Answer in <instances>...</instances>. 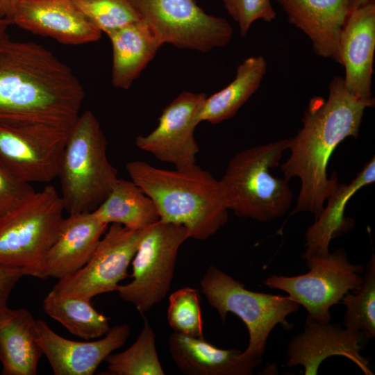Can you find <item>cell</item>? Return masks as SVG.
Returning a JSON list of instances; mask_svg holds the SVG:
<instances>
[{"label": "cell", "mask_w": 375, "mask_h": 375, "mask_svg": "<svg viewBox=\"0 0 375 375\" xmlns=\"http://www.w3.org/2000/svg\"><path fill=\"white\" fill-rule=\"evenodd\" d=\"M289 23L310 40L314 52L342 65L340 40L350 0H275Z\"/></svg>", "instance_id": "ac0fdd59"}, {"label": "cell", "mask_w": 375, "mask_h": 375, "mask_svg": "<svg viewBox=\"0 0 375 375\" xmlns=\"http://www.w3.org/2000/svg\"><path fill=\"white\" fill-rule=\"evenodd\" d=\"M164 43L207 53L226 46L233 30L226 19L209 15L196 0H129Z\"/></svg>", "instance_id": "8fae6325"}, {"label": "cell", "mask_w": 375, "mask_h": 375, "mask_svg": "<svg viewBox=\"0 0 375 375\" xmlns=\"http://www.w3.org/2000/svg\"><path fill=\"white\" fill-rule=\"evenodd\" d=\"M309 271L294 276L271 275L264 284L286 292L308 312L307 317L322 323L331 322L330 308L362 283L364 266L349 261L344 249L326 256L306 260Z\"/></svg>", "instance_id": "9c48e42d"}, {"label": "cell", "mask_w": 375, "mask_h": 375, "mask_svg": "<svg viewBox=\"0 0 375 375\" xmlns=\"http://www.w3.org/2000/svg\"><path fill=\"white\" fill-rule=\"evenodd\" d=\"M360 331L342 328L340 324L322 323L306 317L303 331L290 342L286 365H301L305 375H316L321 363L332 356H342L353 362L366 375L373 373L361 356Z\"/></svg>", "instance_id": "5bb4252c"}, {"label": "cell", "mask_w": 375, "mask_h": 375, "mask_svg": "<svg viewBox=\"0 0 375 375\" xmlns=\"http://www.w3.org/2000/svg\"><path fill=\"white\" fill-rule=\"evenodd\" d=\"M90 301L51 290L44 299L43 309L72 334L86 340L98 338L110 329L109 318L99 312Z\"/></svg>", "instance_id": "484cf974"}, {"label": "cell", "mask_w": 375, "mask_h": 375, "mask_svg": "<svg viewBox=\"0 0 375 375\" xmlns=\"http://www.w3.org/2000/svg\"><path fill=\"white\" fill-rule=\"evenodd\" d=\"M267 69V61L262 56L244 60L228 85L206 97L198 114L199 122L219 124L233 117L260 88Z\"/></svg>", "instance_id": "cb8c5ba5"}, {"label": "cell", "mask_w": 375, "mask_h": 375, "mask_svg": "<svg viewBox=\"0 0 375 375\" xmlns=\"http://www.w3.org/2000/svg\"><path fill=\"white\" fill-rule=\"evenodd\" d=\"M144 230H132L111 224L88 262L75 273L58 280L56 292L91 300L103 293L117 291L119 282L138 249Z\"/></svg>", "instance_id": "7c38bea8"}, {"label": "cell", "mask_w": 375, "mask_h": 375, "mask_svg": "<svg viewBox=\"0 0 375 375\" xmlns=\"http://www.w3.org/2000/svg\"><path fill=\"white\" fill-rule=\"evenodd\" d=\"M112 47V83L128 90L165 44L161 36L143 19L107 35Z\"/></svg>", "instance_id": "7402d4cb"}, {"label": "cell", "mask_w": 375, "mask_h": 375, "mask_svg": "<svg viewBox=\"0 0 375 375\" xmlns=\"http://www.w3.org/2000/svg\"><path fill=\"white\" fill-rule=\"evenodd\" d=\"M108 227L92 212L65 217L58 235L46 255L43 279L53 277L60 280L81 269Z\"/></svg>", "instance_id": "d6986e66"}, {"label": "cell", "mask_w": 375, "mask_h": 375, "mask_svg": "<svg viewBox=\"0 0 375 375\" xmlns=\"http://www.w3.org/2000/svg\"><path fill=\"white\" fill-rule=\"evenodd\" d=\"M126 169L153 201L160 220L184 226L190 238L206 240L227 222L229 209L223 185L200 166L168 170L133 160Z\"/></svg>", "instance_id": "3957f363"}, {"label": "cell", "mask_w": 375, "mask_h": 375, "mask_svg": "<svg viewBox=\"0 0 375 375\" xmlns=\"http://www.w3.org/2000/svg\"><path fill=\"white\" fill-rule=\"evenodd\" d=\"M372 108L351 94L343 77L335 76L328 85L327 99L314 97L302 118L303 126L288 139L290 155L281 165L284 178L301 181L297 204L292 215L309 212L315 219L336 187V173L328 178L330 158L339 144L349 137L356 138L365 110Z\"/></svg>", "instance_id": "7a4b0ae2"}, {"label": "cell", "mask_w": 375, "mask_h": 375, "mask_svg": "<svg viewBox=\"0 0 375 375\" xmlns=\"http://www.w3.org/2000/svg\"><path fill=\"white\" fill-rule=\"evenodd\" d=\"M372 1H375V0H350L349 6V14L351 12L359 8H361Z\"/></svg>", "instance_id": "e575fe53"}, {"label": "cell", "mask_w": 375, "mask_h": 375, "mask_svg": "<svg viewBox=\"0 0 375 375\" xmlns=\"http://www.w3.org/2000/svg\"><path fill=\"white\" fill-rule=\"evenodd\" d=\"M19 0H0V17L10 21Z\"/></svg>", "instance_id": "836d02e7"}, {"label": "cell", "mask_w": 375, "mask_h": 375, "mask_svg": "<svg viewBox=\"0 0 375 375\" xmlns=\"http://www.w3.org/2000/svg\"><path fill=\"white\" fill-rule=\"evenodd\" d=\"M200 285L208 302L217 310L223 323L227 314L232 312L246 325L249 343L241 353L244 358L261 359L272 331L278 324L286 330L292 329L286 317L300 307L288 295L249 290L243 283L212 265L207 269Z\"/></svg>", "instance_id": "52a82bcc"}, {"label": "cell", "mask_w": 375, "mask_h": 375, "mask_svg": "<svg viewBox=\"0 0 375 375\" xmlns=\"http://www.w3.org/2000/svg\"><path fill=\"white\" fill-rule=\"evenodd\" d=\"M72 128L42 123L0 122V165L26 183L58 176Z\"/></svg>", "instance_id": "30bf717a"}, {"label": "cell", "mask_w": 375, "mask_h": 375, "mask_svg": "<svg viewBox=\"0 0 375 375\" xmlns=\"http://www.w3.org/2000/svg\"><path fill=\"white\" fill-rule=\"evenodd\" d=\"M64 211L60 195L47 185L0 217V267L43 279L45 257L58 235Z\"/></svg>", "instance_id": "8992f818"}, {"label": "cell", "mask_w": 375, "mask_h": 375, "mask_svg": "<svg viewBox=\"0 0 375 375\" xmlns=\"http://www.w3.org/2000/svg\"><path fill=\"white\" fill-rule=\"evenodd\" d=\"M374 181L375 158L373 156L350 184L338 183L327 197V203L321 213L305 233L306 251L301 256L303 259L326 256L330 253L331 240L348 233L353 226V220L344 216L347 202L358 190Z\"/></svg>", "instance_id": "44dd1931"}, {"label": "cell", "mask_w": 375, "mask_h": 375, "mask_svg": "<svg viewBox=\"0 0 375 375\" xmlns=\"http://www.w3.org/2000/svg\"><path fill=\"white\" fill-rule=\"evenodd\" d=\"M105 375H163L156 348V335L147 319L135 342L127 349L105 359Z\"/></svg>", "instance_id": "4316f807"}, {"label": "cell", "mask_w": 375, "mask_h": 375, "mask_svg": "<svg viewBox=\"0 0 375 375\" xmlns=\"http://www.w3.org/2000/svg\"><path fill=\"white\" fill-rule=\"evenodd\" d=\"M167 320L174 332L203 338L199 291L185 287L172 293L169 297Z\"/></svg>", "instance_id": "f546056e"}, {"label": "cell", "mask_w": 375, "mask_h": 375, "mask_svg": "<svg viewBox=\"0 0 375 375\" xmlns=\"http://www.w3.org/2000/svg\"><path fill=\"white\" fill-rule=\"evenodd\" d=\"M171 356L188 375H249L261 362L241 356L238 349H219L199 338L174 332L169 339Z\"/></svg>", "instance_id": "ffe728a7"}, {"label": "cell", "mask_w": 375, "mask_h": 375, "mask_svg": "<svg viewBox=\"0 0 375 375\" xmlns=\"http://www.w3.org/2000/svg\"><path fill=\"white\" fill-rule=\"evenodd\" d=\"M84 97L72 69L52 52L0 33V122L70 128Z\"/></svg>", "instance_id": "6da1fadb"}, {"label": "cell", "mask_w": 375, "mask_h": 375, "mask_svg": "<svg viewBox=\"0 0 375 375\" xmlns=\"http://www.w3.org/2000/svg\"><path fill=\"white\" fill-rule=\"evenodd\" d=\"M106 139L90 110L79 115L64 149L58 178L60 197L69 215L94 211L119 178L106 153Z\"/></svg>", "instance_id": "5b68a950"}, {"label": "cell", "mask_w": 375, "mask_h": 375, "mask_svg": "<svg viewBox=\"0 0 375 375\" xmlns=\"http://www.w3.org/2000/svg\"><path fill=\"white\" fill-rule=\"evenodd\" d=\"M231 17L238 24L242 37H245L252 24L262 20L270 23L276 19L271 0H221Z\"/></svg>", "instance_id": "4dcf8cb0"}, {"label": "cell", "mask_w": 375, "mask_h": 375, "mask_svg": "<svg viewBox=\"0 0 375 375\" xmlns=\"http://www.w3.org/2000/svg\"><path fill=\"white\" fill-rule=\"evenodd\" d=\"M35 191L0 165V217L11 212Z\"/></svg>", "instance_id": "1f68e13d"}, {"label": "cell", "mask_w": 375, "mask_h": 375, "mask_svg": "<svg viewBox=\"0 0 375 375\" xmlns=\"http://www.w3.org/2000/svg\"><path fill=\"white\" fill-rule=\"evenodd\" d=\"M346 306L343 324L360 331L365 338L375 336V256L372 255L360 287L347 293L341 300Z\"/></svg>", "instance_id": "83f0119b"}, {"label": "cell", "mask_w": 375, "mask_h": 375, "mask_svg": "<svg viewBox=\"0 0 375 375\" xmlns=\"http://www.w3.org/2000/svg\"><path fill=\"white\" fill-rule=\"evenodd\" d=\"M206 97L203 92H181L163 109L154 130L135 138V145L178 169L195 165L199 147L194 131Z\"/></svg>", "instance_id": "4fadbf2b"}, {"label": "cell", "mask_w": 375, "mask_h": 375, "mask_svg": "<svg viewBox=\"0 0 375 375\" xmlns=\"http://www.w3.org/2000/svg\"><path fill=\"white\" fill-rule=\"evenodd\" d=\"M44 355L36 320L26 308L0 309V361L3 375H35Z\"/></svg>", "instance_id": "603a6c76"}, {"label": "cell", "mask_w": 375, "mask_h": 375, "mask_svg": "<svg viewBox=\"0 0 375 375\" xmlns=\"http://www.w3.org/2000/svg\"><path fill=\"white\" fill-rule=\"evenodd\" d=\"M23 276L21 269L0 267V309L7 306L11 291Z\"/></svg>", "instance_id": "d6a6232c"}, {"label": "cell", "mask_w": 375, "mask_h": 375, "mask_svg": "<svg viewBox=\"0 0 375 375\" xmlns=\"http://www.w3.org/2000/svg\"><path fill=\"white\" fill-rule=\"evenodd\" d=\"M288 147V139H283L246 149L232 158L220 179L229 210L260 222L285 215L292 192L288 181L274 177L270 169L280 165Z\"/></svg>", "instance_id": "277c9868"}, {"label": "cell", "mask_w": 375, "mask_h": 375, "mask_svg": "<svg viewBox=\"0 0 375 375\" xmlns=\"http://www.w3.org/2000/svg\"><path fill=\"white\" fill-rule=\"evenodd\" d=\"M101 222L143 230L160 220L153 201L132 181L119 178L104 201L92 211Z\"/></svg>", "instance_id": "d4e9b609"}, {"label": "cell", "mask_w": 375, "mask_h": 375, "mask_svg": "<svg viewBox=\"0 0 375 375\" xmlns=\"http://www.w3.org/2000/svg\"><path fill=\"white\" fill-rule=\"evenodd\" d=\"M10 25L11 24L9 20L0 17V33L7 31Z\"/></svg>", "instance_id": "d590c367"}, {"label": "cell", "mask_w": 375, "mask_h": 375, "mask_svg": "<svg viewBox=\"0 0 375 375\" xmlns=\"http://www.w3.org/2000/svg\"><path fill=\"white\" fill-rule=\"evenodd\" d=\"M340 46L346 89L374 107L372 82L375 49V1L349 14L341 33Z\"/></svg>", "instance_id": "e0dca14e"}, {"label": "cell", "mask_w": 375, "mask_h": 375, "mask_svg": "<svg viewBox=\"0 0 375 375\" xmlns=\"http://www.w3.org/2000/svg\"><path fill=\"white\" fill-rule=\"evenodd\" d=\"M38 341L56 375H92L130 335L127 324L111 328L105 336L91 342L71 340L54 332L42 319L36 320Z\"/></svg>", "instance_id": "9a60e30c"}, {"label": "cell", "mask_w": 375, "mask_h": 375, "mask_svg": "<svg viewBox=\"0 0 375 375\" xmlns=\"http://www.w3.org/2000/svg\"><path fill=\"white\" fill-rule=\"evenodd\" d=\"M72 1L90 23L106 35L142 19L129 0Z\"/></svg>", "instance_id": "f1b7e54d"}, {"label": "cell", "mask_w": 375, "mask_h": 375, "mask_svg": "<svg viewBox=\"0 0 375 375\" xmlns=\"http://www.w3.org/2000/svg\"><path fill=\"white\" fill-rule=\"evenodd\" d=\"M10 22L65 44L96 42L102 33L85 19L72 0H19Z\"/></svg>", "instance_id": "2e32d148"}, {"label": "cell", "mask_w": 375, "mask_h": 375, "mask_svg": "<svg viewBox=\"0 0 375 375\" xmlns=\"http://www.w3.org/2000/svg\"><path fill=\"white\" fill-rule=\"evenodd\" d=\"M190 238L183 226L160 220L144 230L131 261L132 281L119 285V297L144 314L167 294L173 279L178 252Z\"/></svg>", "instance_id": "ba28073f"}]
</instances>
